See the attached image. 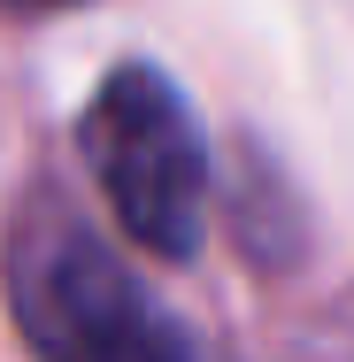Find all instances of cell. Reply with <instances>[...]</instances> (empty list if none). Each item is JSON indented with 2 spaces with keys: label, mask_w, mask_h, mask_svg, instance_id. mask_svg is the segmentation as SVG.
Segmentation results:
<instances>
[{
  "label": "cell",
  "mask_w": 354,
  "mask_h": 362,
  "mask_svg": "<svg viewBox=\"0 0 354 362\" xmlns=\"http://www.w3.org/2000/svg\"><path fill=\"white\" fill-rule=\"evenodd\" d=\"M0 8H16V16H54V8H70V0H0Z\"/></svg>",
  "instance_id": "3957f363"
},
{
  "label": "cell",
  "mask_w": 354,
  "mask_h": 362,
  "mask_svg": "<svg viewBox=\"0 0 354 362\" xmlns=\"http://www.w3.org/2000/svg\"><path fill=\"white\" fill-rule=\"evenodd\" d=\"M8 300L23 339L47 362H201L177 324L146 308V293L116 270L93 231H47L16 255Z\"/></svg>",
  "instance_id": "7a4b0ae2"
},
{
  "label": "cell",
  "mask_w": 354,
  "mask_h": 362,
  "mask_svg": "<svg viewBox=\"0 0 354 362\" xmlns=\"http://www.w3.org/2000/svg\"><path fill=\"white\" fill-rule=\"evenodd\" d=\"M85 170L146 255H193L208 231V146L185 93L154 62H124L85 108Z\"/></svg>",
  "instance_id": "6da1fadb"
}]
</instances>
